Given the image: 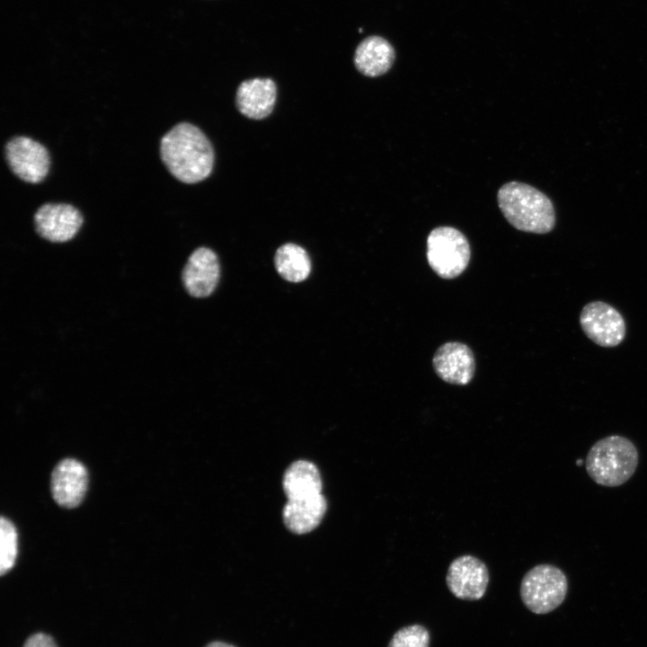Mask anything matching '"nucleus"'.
I'll return each mask as SVG.
<instances>
[{
	"label": "nucleus",
	"mask_w": 647,
	"mask_h": 647,
	"mask_svg": "<svg viewBox=\"0 0 647 647\" xmlns=\"http://www.w3.org/2000/svg\"><path fill=\"white\" fill-rule=\"evenodd\" d=\"M580 324L589 340L604 348L619 345L626 333L625 322L621 313L603 301L585 305L580 315Z\"/></svg>",
	"instance_id": "6"
},
{
	"label": "nucleus",
	"mask_w": 647,
	"mask_h": 647,
	"mask_svg": "<svg viewBox=\"0 0 647 647\" xmlns=\"http://www.w3.org/2000/svg\"><path fill=\"white\" fill-rule=\"evenodd\" d=\"M427 260L433 271L442 279L459 276L467 267L471 250L466 237L451 226H439L427 238Z\"/></svg>",
	"instance_id": "5"
},
{
	"label": "nucleus",
	"mask_w": 647,
	"mask_h": 647,
	"mask_svg": "<svg viewBox=\"0 0 647 647\" xmlns=\"http://www.w3.org/2000/svg\"><path fill=\"white\" fill-rule=\"evenodd\" d=\"M568 581L564 572L552 564H538L526 572L520 583V598L531 612L547 614L565 599Z\"/></svg>",
	"instance_id": "4"
},
{
	"label": "nucleus",
	"mask_w": 647,
	"mask_h": 647,
	"mask_svg": "<svg viewBox=\"0 0 647 647\" xmlns=\"http://www.w3.org/2000/svg\"><path fill=\"white\" fill-rule=\"evenodd\" d=\"M287 499L322 493V479L317 467L306 460L292 463L283 476Z\"/></svg>",
	"instance_id": "16"
},
{
	"label": "nucleus",
	"mask_w": 647,
	"mask_h": 647,
	"mask_svg": "<svg viewBox=\"0 0 647 647\" xmlns=\"http://www.w3.org/2000/svg\"><path fill=\"white\" fill-rule=\"evenodd\" d=\"M489 571L479 558L464 554L454 559L448 566L446 583L457 598L474 601L482 598L489 583Z\"/></svg>",
	"instance_id": "8"
},
{
	"label": "nucleus",
	"mask_w": 647,
	"mask_h": 647,
	"mask_svg": "<svg viewBox=\"0 0 647 647\" xmlns=\"http://www.w3.org/2000/svg\"><path fill=\"white\" fill-rule=\"evenodd\" d=\"M576 464H577V465H581L582 464V460H581V459H578V460L576 461Z\"/></svg>",
	"instance_id": "22"
},
{
	"label": "nucleus",
	"mask_w": 647,
	"mask_h": 647,
	"mask_svg": "<svg viewBox=\"0 0 647 647\" xmlns=\"http://www.w3.org/2000/svg\"><path fill=\"white\" fill-rule=\"evenodd\" d=\"M18 536L13 523L1 517L0 523V572L4 575L14 565L18 552Z\"/></svg>",
	"instance_id": "18"
},
{
	"label": "nucleus",
	"mask_w": 647,
	"mask_h": 647,
	"mask_svg": "<svg viewBox=\"0 0 647 647\" xmlns=\"http://www.w3.org/2000/svg\"><path fill=\"white\" fill-rule=\"evenodd\" d=\"M430 633L421 625H406L397 630L387 647H429Z\"/></svg>",
	"instance_id": "19"
},
{
	"label": "nucleus",
	"mask_w": 647,
	"mask_h": 647,
	"mask_svg": "<svg viewBox=\"0 0 647 647\" xmlns=\"http://www.w3.org/2000/svg\"><path fill=\"white\" fill-rule=\"evenodd\" d=\"M83 224L80 211L70 204L46 203L34 215L37 234L51 243L71 240Z\"/></svg>",
	"instance_id": "9"
},
{
	"label": "nucleus",
	"mask_w": 647,
	"mask_h": 647,
	"mask_svg": "<svg viewBox=\"0 0 647 647\" xmlns=\"http://www.w3.org/2000/svg\"><path fill=\"white\" fill-rule=\"evenodd\" d=\"M638 451L631 440L622 436H608L598 440L586 457V470L598 484L619 486L636 470Z\"/></svg>",
	"instance_id": "3"
},
{
	"label": "nucleus",
	"mask_w": 647,
	"mask_h": 647,
	"mask_svg": "<svg viewBox=\"0 0 647 647\" xmlns=\"http://www.w3.org/2000/svg\"><path fill=\"white\" fill-rule=\"evenodd\" d=\"M498 205L508 222L516 229L534 234L551 232L555 212L551 199L526 183L510 182L497 194Z\"/></svg>",
	"instance_id": "2"
},
{
	"label": "nucleus",
	"mask_w": 647,
	"mask_h": 647,
	"mask_svg": "<svg viewBox=\"0 0 647 647\" xmlns=\"http://www.w3.org/2000/svg\"><path fill=\"white\" fill-rule=\"evenodd\" d=\"M276 96L274 81L270 78H253L244 81L238 86L236 106L245 117L261 120L272 111Z\"/></svg>",
	"instance_id": "13"
},
{
	"label": "nucleus",
	"mask_w": 647,
	"mask_h": 647,
	"mask_svg": "<svg viewBox=\"0 0 647 647\" xmlns=\"http://www.w3.org/2000/svg\"><path fill=\"white\" fill-rule=\"evenodd\" d=\"M432 365L437 376L452 385H467L475 371L473 351L467 345L456 341L441 345L433 356Z\"/></svg>",
	"instance_id": "12"
},
{
	"label": "nucleus",
	"mask_w": 647,
	"mask_h": 647,
	"mask_svg": "<svg viewBox=\"0 0 647 647\" xmlns=\"http://www.w3.org/2000/svg\"><path fill=\"white\" fill-rule=\"evenodd\" d=\"M23 647H57L54 640L48 634L38 633L31 635Z\"/></svg>",
	"instance_id": "20"
},
{
	"label": "nucleus",
	"mask_w": 647,
	"mask_h": 647,
	"mask_svg": "<svg viewBox=\"0 0 647 647\" xmlns=\"http://www.w3.org/2000/svg\"><path fill=\"white\" fill-rule=\"evenodd\" d=\"M326 508L323 493L310 498L288 500L282 511L283 521L288 529L295 534L308 533L320 524Z\"/></svg>",
	"instance_id": "14"
},
{
	"label": "nucleus",
	"mask_w": 647,
	"mask_h": 647,
	"mask_svg": "<svg viewBox=\"0 0 647 647\" xmlns=\"http://www.w3.org/2000/svg\"><path fill=\"white\" fill-rule=\"evenodd\" d=\"M205 647H235V646L228 643H226V642L215 641V642L209 643Z\"/></svg>",
	"instance_id": "21"
},
{
	"label": "nucleus",
	"mask_w": 647,
	"mask_h": 647,
	"mask_svg": "<svg viewBox=\"0 0 647 647\" xmlns=\"http://www.w3.org/2000/svg\"><path fill=\"white\" fill-rule=\"evenodd\" d=\"M88 487V473L78 460L66 458L57 464L51 474L50 490L57 504L73 509L84 499Z\"/></svg>",
	"instance_id": "10"
},
{
	"label": "nucleus",
	"mask_w": 647,
	"mask_h": 647,
	"mask_svg": "<svg viewBox=\"0 0 647 647\" xmlns=\"http://www.w3.org/2000/svg\"><path fill=\"white\" fill-rule=\"evenodd\" d=\"M394 58V48L387 40L379 36H370L356 49L354 63L361 74L375 77L386 73Z\"/></svg>",
	"instance_id": "15"
},
{
	"label": "nucleus",
	"mask_w": 647,
	"mask_h": 647,
	"mask_svg": "<svg viewBox=\"0 0 647 647\" xmlns=\"http://www.w3.org/2000/svg\"><path fill=\"white\" fill-rule=\"evenodd\" d=\"M274 264L279 274L290 282L305 280L311 271V261L306 251L291 243L278 248Z\"/></svg>",
	"instance_id": "17"
},
{
	"label": "nucleus",
	"mask_w": 647,
	"mask_h": 647,
	"mask_svg": "<svg viewBox=\"0 0 647 647\" xmlns=\"http://www.w3.org/2000/svg\"><path fill=\"white\" fill-rule=\"evenodd\" d=\"M220 265L217 254L209 248L199 247L189 256L182 271V281L191 297L210 296L219 280Z\"/></svg>",
	"instance_id": "11"
},
{
	"label": "nucleus",
	"mask_w": 647,
	"mask_h": 647,
	"mask_svg": "<svg viewBox=\"0 0 647 647\" xmlns=\"http://www.w3.org/2000/svg\"><path fill=\"white\" fill-rule=\"evenodd\" d=\"M160 155L171 174L185 183L205 180L214 164L209 140L199 128L187 122L175 125L162 137Z\"/></svg>",
	"instance_id": "1"
},
{
	"label": "nucleus",
	"mask_w": 647,
	"mask_h": 647,
	"mask_svg": "<svg viewBox=\"0 0 647 647\" xmlns=\"http://www.w3.org/2000/svg\"><path fill=\"white\" fill-rule=\"evenodd\" d=\"M11 171L29 183L40 182L48 174L50 160L46 147L28 137H14L5 145Z\"/></svg>",
	"instance_id": "7"
}]
</instances>
